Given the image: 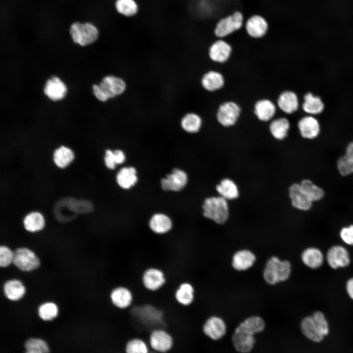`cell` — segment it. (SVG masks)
Returning a JSON list of instances; mask_svg holds the SVG:
<instances>
[{
	"label": "cell",
	"mask_w": 353,
	"mask_h": 353,
	"mask_svg": "<svg viewBox=\"0 0 353 353\" xmlns=\"http://www.w3.org/2000/svg\"><path fill=\"white\" fill-rule=\"evenodd\" d=\"M170 275L163 266L150 264L144 266L138 277V285L145 293L157 295L165 289L169 284Z\"/></svg>",
	"instance_id": "6da1fadb"
},
{
	"label": "cell",
	"mask_w": 353,
	"mask_h": 353,
	"mask_svg": "<svg viewBox=\"0 0 353 353\" xmlns=\"http://www.w3.org/2000/svg\"><path fill=\"white\" fill-rule=\"evenodd\" d=\"M202 209L204 218L218 225L225 224L229 217L228 201L219 195L205 198L202 203Z\"/></svg>",
	"instance_id": "7a4b0ae2"
},
{
	"label": "cell",
	"mask_w": 353,
	"mask_h": 353,
	"mask_svg": "<svg viewBox=\"0 0 353 353\" xmlns=\"http://www.w3.org/2000/svg\"><path fill=\"white\" fill-rule=\"evenodd\" d=\"M126 86V83L122 78L108 75L103 77L99 84L93 85L92 91L99 101L104 102L122 94L125 91Z\"/></svg>",
	"instance_id": "3957f363"
},
{
	"label": "cell",
	"mask_w": 353,
	"mask_h": 353,
	"mask_svg": "<svg viewBox=\"0 0 353 353\" xmlns=\"http://www.w3.org/2000/svg\"><path fill=\"white\" fill-rule=\"evenodd\" d=\"M292 271L291 263L287 260H280L276 256L270 257L263 270V277L269 284L275 285L287 280Z\"/></svg>",
	"instance_id": "277c9868"
},
{
	"label": "cell",
	"mask_w": 353,
	"mask_h": 353,
	"mask_svg": "<svg viewBox=\"0 0 353 353\" xmlns=\"http://www.w3.org/2000/svg\"><path fill=\"white\" fill-rule=\"evenodd\" d=\"M109 298L111 304L115 308L122 311L131 308L137 299L134 289L130 285L122 282L111 289Z\"/></svg>",
	"instance_id": "5b68a950"
},
{
	"label": "cell",
	"mask_w": 353,
	"mask_h": 353,
	"mask_svg": "<svg viewBox=\"0 0 353 353\" xmlns=\"http://www.w3.org/2000/svg\"><path fill=\"white\" fill-rule=\"evenodd\" d=\"M69 32L73 42L82 47L94 43L99 36L97 27L89 22H74L71 24Z\"/></svg>",
	"instance_id": "8992f818"
},
{
	"label": "cell",
	"mask_w": 353,
	"mask_h": 353,
	"mask_svg": "<svg viewBox=\"0 0 353 353\" xmlns=\"http://www.w3.org/2000/svg\"><path fill=\"white\" fill-rule=\"evenodd\" d=\"M175 227L173 218L163 212H156L151 214L147 221L149 232L157 237L163 238L172 233Z\"/></svg>",
	"instance_id": "52a82bcc"
},
{
	"label": "cell",
	"mask_w": 353,
	"mask_h": 353,
	"mask_svg": "<svg viewBox=\"0 0 353 353\" xmlns=\"http://www.w3.org/2000/svg\"><path fill=\"white\" fill-rule=\"evenodd\" d=\"M244 24L242 12L235 10L220 18L215 25L214 32L217 37L222 38L240 29Z\"/></svg>",
	"instance_id": "ba28073f"
},
{
	"label": "cell",
	"mask_w": 353,
	"mask_h": 353,
	"mask_svg": "<svg viewBox=\"0 0 353 353\" xmlns=\"http://www.w3.org/2000/svg\"><path fill=\"white\" fill-rule=\"evenodd\" d=\"M173 302L181 307L191 306L196 298V289L192 282L181 279L176 282L172 292Z\"/></svg>",
	"instance_id": "9c48e42d"
},
{
	"label": "cell",
	"mask_w": 353,
	"mask_h": 353,
	"mask_svg": "<svg viewBox=\"0 0 353 353\" xmlns=\"http://www.w3.org/2000/svg\"><path fill=\"white\" fill-rule=\"evenodd\" d=\"M189 182L187 173L180 168H174L160 180L161 189L165 192H179L184 190Z\"/></svg>",
	"instance_id": "30bf717a"
},
{
	"label": "cell",
	"mask_w": 353,
	"mask_h": 353,
	"mask_svg": "<svg viewBox=\"0 0 353 353\" xmlns=\"http://www.w3.org/2000/svg\"><path fill=\"white\" fill-rule=\"evenodd\" d=\"M325 259L329 267L334 270L346 268L351 262L348 250L340 244L333 245L328 248Z\"/></svg>",
	"instance_id": "8fae6325"
},
{
	"label": "cell",
	"mask_w": 353,
	"mask_h": 353,
	"mask_svg": "<svg viewBox=\"0 0 353 353\" xmlns=\"http://www.w3.org/2000/svg\"><path fill=\"white\" fill-rule=\"evenodd\" d=\"M19 269L25 272L36 270L40 260L35 253L26 248H20L13 252V262Z\"/></svg>",
	"instance_id": "7c38bea8"
},
{
	"label": "cell",
	"mask_w": 353,
	"mask_h": 353,
	"mask_svg": "<svg viewBox=\"0 0 353 353\" xmlns=\"http://www.w3.org/2000/svg\"><path fill=\"white\" fill-rule=\"evenodd\" d=\"M254 335L240 323L235 328L232 337L235 350L241 353L250 352L255 343Z\"/></svg>",
	"instance_id": "4fadbf2b"
},
{
	"label": "cell",
	"mask_w": 353,
	"mask_h": 353,
	"mask_svg": "<svg viewBox=\"0 0 353 353\" xmlns=\"http://www.w3.org/2000/svg\"><path fill=\"white\" fill-rule=\"evenodd\" d=\"M240 113V108L236 103L232 101L226 102L219 106L217 119L222 126L229 127L235 124Z\"/></svg>",
	"instance_id": "5bb4252c"
},
{
	"label": "cell",
	"mask_w": 353,
	"mask_h": 353,
	"mask_svg": "<svg viewBox=\"0 0 353 353\" xmlns=\"http://www.w3.org/2000/svg\"><path fill=\"white\" fill-rule=\"evenodd\" d=\"M149 343L154 351L164 353L172 349L174 341L172 336L167 331L161 328H156L151 332Z\"/></svg>",
	"instance_id": "9a60e30c"
},
{
	"label": "cell",
	"mask_w": 353,
	"mask_h": 353,
	"mask_svg": "<svg viewBox=\"0 0 353 353\" xmlns=\"http://www.w3.org/2000/svg\"><path fill=\"white\" fill-rule=\"evenodd\" d=\"M245 28L247 34L253 38H260L267 33L269 24L262 15L254 14L251 15L245 22Z\"/></svg>",
	"instance_id": "2e32d148"
},
{
	"label": "cell",
	"mask_w": 353,
	"mask_h": 353,
	"mask_svg": "<svg viewBox=\"0 0 353 353\" xmlns=\"http://www.w3.org/2000/svg\"><path fill=\"white\" fill-rule=\"evenodd\" d=\"M75 198H64L54 205L53 213L56 219L61 223H67L74 220L76 215L73 202Z\"/></svg>",
	"instance_id": "e0dca14e"
},
{
	"label": "cell",
	"mask_w": 353,
	"mask_h": 353,
	"mask_svg": "<svg viewBox=\"0 0 353 353\" xmlns=\"http://www.w3.org/2000/svg\"><path fill=\"white\" fill-rule=\"evenodd\" d=\"M298 127L301 136L306 139L317 138L321 132V125L316 116L306 115L298 122Z\"/></svg>",
	"instance_id": "ac0fdd59"
},
{
	"label": "cell",
	"mask_w": 353,
	"mask_h": 353,
	"mask_svg": "<svg viewBox=\"0 0 353 353\" xmlns=\"http://www.w3.org/2000/svg\"><path fill=\"white\" fill-rule=\"evenodd\" d=\"M288 193L294 208L303 211L311 208L313 202L303 191L299 183L292 184L288 188Z\"/></svg>",
	"instance_id": "d6986e66"
},
{
	"label": "cell",
	"mask_w": 353,
	"mask_h": 353,
	"mask_svg": "<svg viewBox=\"0 0 353 353\" xmlns=\"http://www.w3.org/2000/svg\"><path fill=\"white\" fill-rule=\"evenodd\" d=\"M115 179L117 184L121 189L129 190L138 182L137 170L133 166H123L117 172Z\"/></svg>",
	"instance_id": "ffe728a7"
},
{
	"label": "cell",
	"mask_w": 353,
	"mask_h": 353,
	"mask_svg": "<svg viewBox=\"0 0 353 353\" xmlns=\"http://www.w3.org/2000/svg\"><path fill=\"white\" fill-rule=\"evenodd\" d=\"M302 109L306 115L316 116L324 113L326 104L323 98L310 91L306 92L303 97Z\"/></svg>",
	"instance_id": "44dd1931"
},
{
	"label": "cell",
	"mask_w": 353,
	"mask_h": 353,
	"mask_svg": "<svg viewBox=\"0 0 353 353\" xmlns=\"http://www.w3.org/2000/svg\"><path fill=\"white\" fill-rule=\"evenodd\" d=\"M303 263L307 268L316 270L324 263L325 255L319 248L310 246L304 249L301 255Z\"/></svg>",
	"instance_id": "7402d4cb"
},
{
	"label": "cell",
	"mask_w": 353,
	"mask_h": 353,
	"mask_svg": "<svg viewBox=\"0 0 353 353\" xmlns=\"http://www.w3.org/2000/svg\"><path fill=\"white\" fill-rule=\"evenodd\" d=\"M45 95L53 101H59L64 98L67 88L65 83L57 76H53L46 81L44 89Z\"/></svg>",
	"instance_id": "603a6c76"
},
{
	"label": "cell",
	"mask_w": 353,
	"mask_h": 353,
	"mask_svg": "<svg viewBox=\"0 0 353 353\" xmlns=\"http://www.w3.org/2000/svg\"><path fill=\"white\" fill-rule=\"evenodd\" d=\"M202 330L210 338L217 340L223 337L226 332V325L220 317L213 316L209 317L204 323Z\"/></svg>",
	"instance_id": "cb8c5ba5"
},
{
	"label": "cell",
	"mask_w": 353,
	"mask_h": 353,
	"mask_svg": "<svg viewBox=\"0 0 353 353\" xmlns=\"http://www.w3.org/2000/svg\"><path fill=\"white\" fill-rule=\"evenodd\" d=\"M215 190L218 195L227 201L237 199L240 191L237 183L232 179L225 177L216 185Z\"/></svg>",
	"instance_id": "d4e9b609"
},
{
	"label": "cell",
	"mask_w": 353,
	"mask_h": 353,
	"mask_svg": "<svg viewBox=\"0 0 353 353\" xmlns=\"http://www.w3.org/2000/svg\"><path fill=\"white\" fill-rule=\"evenodd\" d=\"M255 260V255L252 251L244 249L235 252L232 258L231 264L235 270L243 271L252 267Z\"/></svg>",
	"instance_id": "484cf974"
},
{
	"label": "cell",
	"mask_w": 353,
	"mask_h": 353,
	"mask_svg": "<svg viewBox=\"0 0 353 353\" xmlns=\"http://www.w3.org/2000/svg\"><path fill=\"white\" fill-rule=\"evenodd\" d=\"M231 51L230 45L223 40H218L210 47L209 55L215 62L224 63L229 57Z\"/></svg>",
	"instance_id": "4316f807"
},
{
	"label": "cell",
	"mask_w": 353,
	"mask_h": 353,
	"mask_svg": "<svg viewBox=\"0 0 353 353\" xmlns=\"http://www.w3.org/2000/svg\"><path fill=\"white\" fill-rule=\"evenodd\" d=\"M277 104L279 108L284 113L291 114L297 111L299 107L298 97L292 91H285L279 96Z\"/></svg>",
	"instance_id": "83f0119b"
},
{
	"label": "cell",
	"mask_w": 353,
	"mask_h": 353,
	"mask_svg": "<svg viewBox=\"0 0 353 353\" xmlns=\"http://www.w3.org/2000/svg\"><path fill=\"white\" fill-rule=\"evenodd\" d=\"M300 326L303 333L309 340L315 342H320L325 337L320 332L312 315L304 317Z\"/></svg>",
	"instance_id": "f1b7e54d"
},
{
	"label": "cell",
	"mask_w": 353,
	"mask_h": 353,
	"mask_svg": "<svg viewBox=\"0 0 353 353\" xmlns=\"http://www.w3.org/2000/svg\"><path fill=\"white\" fill-rule=\"evenodd\" d=\"M114 8L118 14L127 18L136 16L140 10L136 0H115Z\"/></svg>",
	"instance_id": "f546056e"
},
{
	"label": "cell",
	"mask_w": 353,
	"mask_h": 353,
	"mask_svg": "<svg viewBox=\"0 0 353 353\" xmlns=\"http://www.w3.org/2000/svg\"><path fill=\"white\" fill-rule=\"evenodd\" d=\"M276 109V106L272 101L263 99L257 101L255 103L254 113L259 120L267 122L273 117Z\"/></svg>",
	"instance_id": "4dcf8cb0"
},
{
	"label": "cell",
	"mask_w": 353,
	"mask_h": 353,
	"mask_svg": "<svg viewBox=\"0 0 353 353\" xmlns=\"http://www.w3.org/2000/svg\"><path fill=\"white\" fill-rule=\"evenodd\" d=\"M290 124L285 118H280L273 120L269 126V130L272 136L277 140L282 141L288 134Z\"/></svg>",
	"instance_id": "1f68e13d"
},
{
	"label": "cell",
	"mask_w": 353,
	"mask_h": 353,
	"mask_svg": "<svg viewBox=\"0 0 353 353\" xmlns=\"http://www.w3.org/2000/svg\"><path fill=\"white\" fill-rule=\"evenodd\" d=\"M201 83L202 87L209 91H214L222 88L224 84V78L219 72L211 71L202 76Z\"/></svg>",
	"instance_id": "d6a6232c"
},
{
	"label": "cell",
	"mask_w": 353,
	"mask_h": 353,
	"mask_svg": "<svg viewBox=\"0 0 353 353\" xmlns=\"http://www.w3.org/2000/svg\"><path fill=\"white\" fill-rule=\"evenodd\" d=\"M3 291L7 299L15 301L23 297L25 293V288L20 280L12 279L7 281L4 283Z\"/></svg>",
	"instance_id": "836d02e7"
},
{
	"label": "cell",
	"mask_w": 353,
	"mask_h": 353,
	"mask_svg": "<svg viewBox=\"0 0 353 353\" xmlns=\"http://www.w3.org/2000/svg\"><path fill=\"white\" fill-rule=\"evenodd\" d=\"M202 126V120L198 114L189 113L185 114L180 120V126L186 132L190 134L198 133Z\"/></svg>",
	"instance_id": "e575fe53"
},
{
	"label": "cell",
	"mask_w": 353,
	"mask_h": 353,
	"mask_svg": "<svg viewBox=\"0 0 353 353\" xmlns=\"http://www.w3.org/2000/svg\"><path fill=\"white\" fill-rule=\"evenodd\" d=\"M24 353H50L47 342L39 337H29L24 342Z\"/></svg>",
	"instance_id": "d590c367"
},
{
	"label": "cell",
	"mask_w": 353,
	"mask_h": 353,
	"mask_svg": "<svg viewBox=\"0 0 353 353\" xmlns=\"http://www.w3.org/2000/svg\"><path fill=\"white\" fill-rule=\"evenodd\" d=\"M303 191L313 202L322 200L325 195L323 189L314 184L311 180L304 179L300 183Z\"/></svg>",
	"instance_id": "8d00e7d4"
},
{
	"label": "cell",
	"mask_w": 353,
	"mask_h": 353,
	"mask_svg": "<svg viewBox=\"0 0 353 353\" xmlns=\"http://www.w3.org/2000/svg\"><path fill=\"white\" fill-rule=\"evenodd\" d=\"M45 220L43 215L39 212H33L27 214L24 218L25 229L30 232L41 230L44 227Z\"/></svg>",
	"instance_id": "74e56055"
},
{
	"label": "cell",
	"mask_w": 353,
	"mask_h": 353,
	"mask_svg": "<svg viewBox=\"0 0 353 353\" xmlns=\"http://www.w3.org/2000/svg\"><path fill=\"white\" fill-rule=\"evenodd\" d=\"M74 158L73 151L69 148L61 146L57 149L53 154V161L61 168L69 165Z\"/></svg>",
	"instance_id": "f35d334b"
},
{
	"label": "cell",
	"mask_w": 353,
	"mask_h": 353,
	"mask_svg": "<svg viewBox=\"0 0 353 353\" xmlns=\"http://www.w3.org/2000/svg\"><path fill=\"white\" fill-rule=\"evenodd\" d=\"M58 314V308L55 303L47 302L40 305L38 309V314L41 319L45 321H51Z\"/></svg>",
	"instance_id": "ab89813d"
},
{
	"label": "cell",
	"mask_w": 353,
	"mask_h": 353,
	"mask_svg": "<svg viewBox=\"0 0 353 353\" xmlns=\"http://www.w3.org/2000/svg\"><path fill=\"white\" fill-rule=\"evenodd\" d=\"M241 323L246 328L254 334L263 330L265 326L263 319L257 316L248 317Z\"/></svg>",
	"instance_id": "60d3db41"
},
{
	"label": "cell",
	"mask_w": 353,
	"mask_h": 353,
	"mask_svg": "<svg viewBox=\"0 0 353 353\" xmlns=\"http://www.w3.org/2000/svg\"><path fill=\"white\" fill-rule=\"evenodd\" d=\"M336 165L339 173L343 176L353 173V158L346 154L338 159Z\"/></svg>",
	"instance_id": "b9f144b4"
},
{
	"label": "cell",
	"mask_w": 353,
	"mask_h": 353,
	"mask_svg": "<svg viewBox=\"0 0 353 353\" xmlns=\"http://www.w3.org/2000/svg\"><path fill=\"white\" fill-rule=\"evenodd\" d=\"M126 353H149V348L146 342L140 338H133L126 344Z\"/></svg>",
	"instance_id": "7bdbcfd3"
},
{
	"label": "cell",
	"mask_w": 353,
	"mask_h": 353,
	"mask_svg": "<svg viewBox=\"0 0 353 353\" xmlns=\"http://www.w3.org/2000/svg\"><path fill=\"white\" fill-rule=\"evenodd\" d=\"M311 315L321 333L324 337L327 335L329 333V325L324 313L316 310Z\"/></svg>",
	"instance_id": "ee69618b"
},
{
	"label": "cell",
	"mask_w": 353,
	"mask_h": 353,
	"mask_svg": "<svg viewBox=\"0 0 353 353\" xmlns=\"http://www.w3.org/2000/svg\"><path fill=\"white\" fill-rule=\"evenodd\" d=\"M73 205L77 214L90 213L93 211L94 208L93 203L87 200L75 199Z\"/></svg>",
	"instance_id": "f6af8a7d"
},
{
	"label": "cell",
	"mask_w": 353,
	"mask_h": 353,
	"mask_svg": "<svg viewBox=\"0 0 353 353\" xmlns=\"http://www.w3.org/2000/svg\"><path fill=\"white\" fill-rule=\"evenodd\" d=\"M339 237L345 244L353 246V224L343 227L339 231Z\"/></svg>",
	"instance_id": "bcb514c9"
},
{
	"label": "cell",
	"mask_w": 353,
	"mask_h": 353,
	"mask_svg": "<svg viewBox=\"0 0 353 353\" xmlns=\"http://www.w3.org/2000/svg\"><path fill=\"white\" fill-rule=\"evenodd\" d=\"M13 252L7 247L1 246L0 248V265L6 267L13 262Z\"/></svg>",
	"instance_id": "7dc6e473"
},
{
	"label": "cell",
	"mask_w": 353,
	"mask_h": 353,
	"mask_svg": "<svg viewBox=\"0 0 353 353\" xmlns=\"http://www.w3.org/2000/svg\"><path fill=\"white\" fill-rule=\"evenodd\" d=\"M104 163L106 167L109 170H113L115 169L118 165L114 152V150L107 149L104 153Z\"/></svg>",
	"instance_id": "c3c4849f"
},
{
	"label": "cell",
	"mask_w": 353,
	"mask_h": 353,
	"mask_svg": "<svg viewBox=\"0 0 353 353\" xmlns=\"http://www.w3.org/2000/svg\"><path fill=\"white\" fill-rule=\"evenodd\" d=\"M345 289L349 297L353 301V277L346 281Z\"/></svg>",
	"instance_id": "681fc988"
},
{
	"label": "cell",
	"mask_w": 353,
	"mask_h": 353,
	"mask_svg": "<svg viewBox=\"0 0 353 353\" xmlns=\"http://www.w3.org/2000/svg\"><path fill=\"white\" fill-rule=\"evenodd\" d=\"M345 154L353 158V141L350 142L347 146Z\"/></svg>",
	"instance_id": "f907efd6"
}]
</instances>
